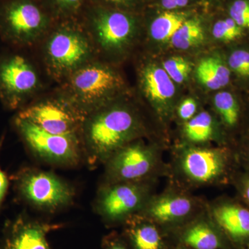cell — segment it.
Here are the masks:
<instances>
[{"instance_id": "obj_1", "label": "cell", "mask_w": 249, "mask_h": 249, "mask_svg": "<svg viewBox=\"0 0 249 249\" xmlns=\"http://www.w3.org/2000/svg\"><path fill=\"white\" fill-rule=\"evenodd\" d=\"M39 44L46 73L59 84L98 59L80 19L55 20Z\"/></svg>"}, {"instance_id": "obj_2", "label": "cell", "mask_w": 249, "mask_h": 249, "mask_svg": "<svg viewBox=\"0 0 249 249\" xmlns=\"http://www.w3.org/2000/svg\"><path fill=\"white\" fill-rule=\"evenodd\" d=\"M140 124L134 111L113 101L85 116L80 139L91 163L109 159L139 133Z\"/></svg>"}, {"instance_id": "obj_3", "label": "cell", "mask_w": 249, "mask_h": 249, "mask_svg": "<svg viewBox=\"0 0 249 249\" xmlns=\"http://www.w3.org/2000/svg\"><path fill=\"white\" fill-rule=\"evenodd\" d=\"M124 81L107 63L96 59L59 84L56 93L83 117L116 101Z\"/></svg>"}, {"instance_id": "obj_4", "label": "cell", "mask_w": 249, "mask_h": 249, "mask_svg": "<svg viewBox=\"0 0 249 249\" xmlns=\"http://www.w3.org/2000/svg\"><path fill=\"white\" fill-rule=\"evenodd\" d=\"M80 19L98 59L124 56L138 36L139 19L133 12L88 3Z\"/></svg>"}, {"instance_id": "obj_5", "label": "cell", "mask_w": 249, "mask_h": 249, "mask_svg": "<svg viewBox=\"0 0 249 249\" xmlns=\"http://www.w3.org/2000/svg\"><path fill=\"white\" fill-rule=\"evenodd\" d=\"M41 0H0V36L10 45H38L55 22Z\"/></svg>"}, {"instance_id": "obj_6", "label": "cell", "mask_w": 249, "mask_h": 249, "mask_svg": "<svg viewBox=\"0 0 249 249\" xmlns=\"http://www.w3.org/2000/svg\"><path fill=\"white\" fill-rule=\"evenodd\" d=\"M18 193L36 209L55 212L71 204L75 193L65 180L52 172L25 169L16 178Z\"/></svg>"}, {"instance_id": "obj_7", "label": "cell", "mask_w": 249, "mask_h": 249, "mask_svg": "<svg viewBox=\"0 0 249 249\" xmlns=\"http://www.w3.org/2000/svg\"><path fill=\"white\" fill-rule=\"evenodd\" d=\"M35 65L24 55L11 54L0 59V101L11 110L22 109L42 85Z\"/></svg>"}, {"instance_id": "obj_8", "label": "cell", "mask_w": 249, "mask_h": 249, "mask_svg": "<svg viewBox=\"0 0 249 249\" xmlns=\"http://www.w3.org/2000/svg\"><path fill=\"white\" fill-rule=\"evenodd\" d=\"M15 125L21 138L31 151L49 163L76 165L80 160V136L57 135L49 133L24 119L16 116Z\"/></svg>"}, {"instance_id": "obj_9", "label": "cell", "mask_w": 249, "mask_h": 249, "mask_svg": "<svg viewBox=\"0 0 249 249\" xmlns=\"http://www.w3.org/2000/svg\"><path fill=\"white\" fill-rule=\"evenodd\" d=\"M17 117L36 124L49 133L80 137L85 118L58 93L25 106Z\"/></svg>"}, {"instance_id": "obj_10", "label": "cell", "mask_w": 249, "mask_h": 249, "mask_svg": "<svg viewBox=\"0 0 249 249\" xmlns=\"http://www.w3.org/2000/svg\"><path fill=\"white\" fill-rule=\"evenodd\" d=\"M60 227L19 216L5 228L0 249H51L47 235Z\"/></svg>"}, {"instance_id": "obj_11", "label": "cell", "mask_w": 249, "mask_h": 249, "mask_svg": "<svg viewBox=\"0 0 249 249\" xmlns=\"http://www.w3.org/2000/svg\"><path fill=\"white\" fill-rule=\"evenodd\" d=\"M109 159L108 174L118 181L138 180L145 176L153 165L152 152L139 143L124 145Z\"/></svg>"}, {"instance_id": "obj_12", "label": "cell", "mask_w": 249, "mask_h": 249, "mask_svg": "<svg viewBox=\"0 0 249 249\" xmlns=\"http://www.w3.org/2000/svg\"><path fill=\"white\" fill-rule=\"evenodd\" d=\"M142 198V192L136 185H114L101 192L97 201L98 211L106 219L116 220L138 209Z\"/></svg>"}, {"instance_id": "obj_13", "label": "cell", "mask_w": 249, "mask_h": 249, "mask_svg": "<svg viewBox=\"0 0 249 249\" xmlns=\"http://www.w3.org/2000/svg\"><path fill=\"white\" fill-rule=\"evenodd\" d=\"M227 156L222 151L194 148L183 157L182 165L186 175L199 182H209L220 178L227 170Z\"/></svg>"}, {"instance_id": "obj_14", "label": "cell", "mask_w": 249, "mask_h": 249, "mask_svg": "<svg viewBox=\"0 0 249 249\" xmlns=\"http://www.w3.org/2000/svg\"><path fill=\"white\" fill-rule=\"evenodd\" d=\"M140 84L144 95L157 106H165L175 95L173 80L163 67L155 64H148L141 70Z\"/></svg>"}, {"instance_id": "obj_15", "label": "cell", "mask_w": 249, "mask_h": 249, "mask_svg": "<svg viewBox=\"0 0 249 249\" xmlns=\"http://www.w3.org/2000/svg\"><path fill=\"white\" fill-rule=\"evenodd\" d=\"M214 217L232 240L249 239V210L235 203H226L214 209Z\"/></svg>"}, {"instance_id": "obj_16", "label": "cell", "mask_w": 249, "mask_h": 249, "mask_svg": "<svg viewBox=\"0 0 249 249\" xmlns=\"http://www.w3.org/2000/svg\"><path fill=\"white\" fill-rule=\"evenodd\" d=\"M196 73L199 83L211 90L221 89L230 81V69L222 58L216 55L202 59L196 67Z\"/></svg>"}, {"instance_id": "obj_17", "label": "cell", "mask_w": 249, "mask_h": 249, "mask_svg": "<svg viewBox=\"0 0 249 249\" xmlns=\"http://www.w3.org/2000/svg\"><path fill=\"white\" fill-rule=\"evenodd\" d=\"M191 209V201L186 197L165 196L154 202L149 212L160 222H170L184 217Z\"/></svg>"}, {"instance_id": "obj_18", "label": "cell", "mask_w": 249, "mask_h": 249, "mask_svg": "<svg viewBox=\"0 0 249 249\" xmlns=\"http://www.w3.org/2000/svg\"><path fill=\"white\" fill-rule=\"evenodd\" d=\"M188 19V15L186 13L175 11H165L150 23V37L157 42H168Z\"/></svg>"}, {"instance_id": "obj_19", "label": "cell", "mask_w": 249, "mask_h": 249, "mask_svg": "<svg viewBox=\"0 0 249 249\" xmlns=\"http://www.w3.org/2000/svg\"><path fill=\"white\" fill-rule=\"evenodd\" d=\"M204 40L202 24L196 18H188L176 31L170 42L175 49L187 50L199 45Z\"/></svg>"}, {"instance_id": "obj_20", "label": "cell", "mask_w": 249, "mask_h": 249, "mask_svg": "<svg viewBox=\"0 0 249 249\" xmlns=\"http://www.w3.org/2000/svg\"><path fill=\"white\" fill-rule=\"evenodd\" d=\"M183 240L186 245L195 249H217L221 246L219 236L212 228L204 223L188 229Z\"/></svg>"}, {"instance_id": "obj_21", "label": "cell", "mask_w": 249, "mask_h": 249, "mask_svg": "<svg viewBox=\"0 0 249 249\" xmlns=\"http://www.w3.org/2000/svg\"><path fill=\"white\" fill-rule=\"evenodd\" d=\"M55 20L80 19L89 0H41Z\"/></svg>"}, {"instance_id": "obj_22", "label": "cell", "mask_w": 249, "mask_h": 249, "mask_svg": "<svg viewBox=\"0 0 249 249\" xmlns=\"http://www.w3.org/2000/svg\"><path fill=\"white\" fill-rule=\"evenodd\" d=\"M214 105L224 124L231 128L235 127L240 118V106L235 96L229 91H221L214 96Z\"/></svg>"}, {"instance_id": "obj_23", "label": "cell", "mask_w": 249, "mask_h": 249, "mask_svg": "<svg viewBox=\"0 0 249 249\" xmlns=\"http://www.w3.org/2000/svg\"><path fill=\"white\" fill-rule=\"evenodd\" d=\"M187 138L193 142H205L213 134V123L209 113L202 111L188 121L185 126Z\"/></svg>"}, {"instance_id": "obj_24", "label": "cell", "mask_w": 249, "mask_h": 249, "mask_svg": "<svg viewBox=\"0 0 249 249\" xmlns=\"http://www.w3.org/2000/svg\"><path fill=\"white\" fill-rule=\"evenodd\" d=\"M134 249H160L161 238L157 229L150 224L134 226L129 230Z\"/></svg>"}, {"instance_id": "obj_25", "label": "cell", "mask_w": 249, "mask_h": 249, "mask_svg": "<svg viewBox=\"0 0 249 249\" xmlns=\"http://www.w3.org/2000/svg\"><path fill=\"white\" fill-rule=\"evenodd\" d=\"M244 29L237 25L233 19L228 16L219 19L213 27V36L216 40L222 42H231L243 35Z\"/></svg>"}, {"instance_id": "obj_26", "label": "cell", "mask_w": 249, "mask_h": 249, "mask_svg": "<svg viewBox=\"0 0 249 249\" xmlns=\"http://www.w3.org/2000/svg\"><path fill=\"white\" fill-rule=\"evenodd\" d=\"M174 83H182L191 71V65L182 57H172L163 62L162 66Z\"/></svg>"}, {"instance_id": "obj_27", "label": "cell", "mask_w": 249, "mask_h": 249, "mask_svg": "<svg viewBox=\"0 0 249 249\" xmlns=\"http://www.w3.org/2000/svg\"><path fill=\"white\" fill-rule=\"evenodd\" d=\"M231 71L244 79H249V50L237 49L232 51L228 58Z\"/></svg>"}, {"instance_id": "obj_28", "label": "cell", "mask_w": 249, "mask_h": 249, "mask_svg": "<svg viewBox=\"0 0 249 249\" xmlns=\"http://www.w3.org/2000/svg\"><path fill=\"white\" fill-rule=\"evenodd\" d=\"M228 15L244 30H249V0H231Z\"/></svg>"}, {"instance_id": "obj_29", "label": "cell", "mask_w": 249, "mask_h": 249, "mask_svg": "<svg viewBox=\"0 0 249 249\" xmlns=\"http://www.w3.org/2000/svg\"><path fill=\"white\" fill-rule=\"evenodd\" d=\"M139 1L141 0H89L91 4L128 12H131L129 9L136 6Z\"/></svg>"}, {"instance_id": "obj_30", "label": "cell", "mask_w": 249, "mask_h": 249, "mask_svg": "<svg viewBox=\"0 0 249 249\" xmlns=\"http://www.w3.org/2000/svg\"><path fill=\"white\" fill-rule=\"evenodd\" d=\"M196 111V103L193 98H186L180 104L178 109V116L182 120L189 121L194 117Z\"/></svg>"}, {"instance_id": "obj_31", "label": "cell", "mask_w": 249, "mask_h": 249, "mask_svg": "<svg viewBox=\"0 0 249 249\" xmlns=\"http://www.w3.org/2000/svg\"><path fill=\"white\" fill-rule=\"evenodd\" d=\"M4 137H1L0 139V150L4 142ZM9 179L7 176L2 170L0 168V209L1 207L3 201H4L5 196L7 193L8 188H9Z\"/></svg>"}, {"instance_id": "obj_32", "label": "cell", "mask_w": 249, "mask_h": 249, "mask_svg": "<svg viewBox=\"0 0 249 249\" xmlns=\"http://www.w3.org/2000/svg\"><path fill=\"white\" fill-rule=\"evenodd\" d=\"M189 0H160L162 7L166 11H175L188 5Z\"/></svg>"}, {"instance_id": "obj_33", "label": "cell", "mask_w": 249, "mask_h": 249, "mask_svg": "<svg viewBox=\"0 0 249 249\" xmlns=\"http://www.w3.org/2000/svg\"><path fill=\"white\" fill-rule=\"evenodd\" d=\"M240 191L246 202L249 205V175H246L241 181Z\"/></svg>"}, {"instance_id": "obj_34", "label": "cell", "mask_w": 249, "mask_h": 249, "mask_svg": "<svg viewBox=\"0 0 249 249\" xmlns=\"http://www.w3.org/2000/svg\"><path fill=\"white\" fill-rule=\"evenodd\" d=\"M107 249H126L122 244L119 242H113L111 245H109Z\"/></svg>"}, {"instance_id": "obj_35", "label": "cell", "mask_w": 249, "mask_h": 249, "mask_svg": "<svg viewBox=\"0 0 249 249\" xmlns=\"http://www.w3.org/2000/svg\"><path fill=\"white\" fill-rule=\"evenodd\" d=\"M246 159H247V162H248L249 165V147L248 150H247V155H246Z\"/></svg>"}, {"instance_id": "obj_36", "label": "cell", "mask_w": 249, "mask_h": 249, "mask_svg": "<svg viewBox=\"0 0 249 249\" xmlns=\"http://www.w3.org/2000/svg\"></svg>"}]
</instances>
